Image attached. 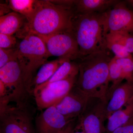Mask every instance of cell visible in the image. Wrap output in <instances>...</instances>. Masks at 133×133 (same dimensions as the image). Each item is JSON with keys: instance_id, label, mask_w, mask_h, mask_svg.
<instances>
[{"instance_id": "d6986e66", "label": "cell", "mask_w": 133, "mask_h": 133, "mask_svg": "<svg viewBox=\"0 0 133 133\" xmlns=\"http://www.w3.org/2000/svg\"><path fill=\"white\" fill-rule=\"evenodd\" d=\"M105 42L107 49L113 52L115 57L122 58L133 56L127 50L120 32L107 33L105 36Z\"/></svg>"}, {"instance_id": "4dcf8cb0", "label": "cell", "mask_w": 133, "mask_h": 133, "mask_svg": "<svg viewBox=\"0 0 133 133\" xmlns=\"http://www.w3.org/2000/svg\"><path fill=\"white\" fill-rule=\"evenodd\" d=\"M0 133H1V132H0Z\"/></svg>"}, {"instance_id": "30bf717a", "label": "cell", "mask_w": 133, "mask_h": 133, "mask_svg": "<svg viewBox=\"0 0 133 133\" xmlns=\"http://www.w3.org/2000/svg\"><path fill=\"white\" fill-rule=\"evenodd\" d=\"M104 27L105 37L109 32L133 33V11L128 7L125 1H119L105 12Z\"/></svg>"}, {"instance_id": "d4e9b609", "label": "cell", "mask_w": 133, "mask_h": 133, "mask_svg": "<svg viewBox=\"0 0 133 133\" xmlns=\"http://www.w3.org/2000/svg\"><path fill=\"white\" fill-rule=\"evenodd\" d=\"M119 32L122 35L127 50L133 56V33L124 31Z\"/></svg>"}, {"instance_id": "6da1fadb", "label": "cell", "mask_w": 133, "mask_h": 133, "mask_svg": "<svg viewBox=\"0 0 133 133\" xmlns=\"http://www.w3.org/2000/svg\"><path fill=\"white\" fill-rule=\"evenodd\" d=\"M108 50L92 53L79 59L76 85L90 97L107 101L109 88Z\"/></svg>"}, {"instance_id": "ba28073f", "label": "cell", "mask_w": 133, "mask_h": 133, "mask_svg": "<svg viewBox=\"0 0 133 133\" xmlns=\"http://www.w3.org/2000/svg\"><path fill=\"white\" fill-rule=\"evenodd\" d=\"M39 37L44 42L50 56L71 61L79 59L78 45L72 29Z\"/></svg>"}, {"instance_id": "83f0119b", "label": "cell", "mask_w": 133, "mask_h": 133, "mask_svg": "<svg viewBox=\"0 0 133 133\" xmlns=\"http://www.w3.org/2000/svg\"><path fill=\"white\" fill-rule=\"evenodd\" d=\"M0 14L1 16H3L5 15L8 14L10 13V11H11V9L9 7L8 4H1V6H0Z\"/></svg>"}, {"instance_id": "5bb4252c", "label": "cell", "mask_w": 133, "mask_h": 133, "mask_svg": "<svg viewBox=\"0 0 133 133\" xmlns=\"http://www.w3.org/2000/svg\"><path fill=\"white\" fill-rule=\"evenodd\" d=\"M118 0H76L73 10L74 14L104 13L117 4Z\"/></svg>"}, {"instance_id": "cb8c5ba5", "label": "cell", "mask_w": 133, "mask_h": 133, "mask_svg": "<svg viewBox=\"0 0 133 133\" xmlns=\"http://www.w3.org/2000/svg\"><path fill=\"white\" fill-rule=\"evenodd\" d=\"M17 39L13 35L0 33V48L8 49L15 48Z\"/></svg>"}, {"instance_id": "ffe728a7", "label": "cell", "mask_w": 133, "mask_h": 133, "mask_svg": "<svg viewBox=\"0 0 133 133\" xmlns=\"http://www.w3.org/2000/svg\"><path fill=\"white\" fill-rule=\"evenodd\" d=\"M38 0H9L8 5L14 12L24 16L27 22L31 21L38 8Z\"/></svg>"}, {"instance_id": "52a82bcc", "label": "cell", "mask_w": 133, "mask_h": 133, "mask_svg": "<svg viewBox=\"0 0 133 133\" xmlns=\"http://www.w3.org/2000/svg\"><path fill=\"white\" fill-rule=\"evenodd\" d=\"M30 109L7 105L0 107L1 133H35Z\"/></svg>"}, {"instance_id": "3957f363", "label": "cell", "mask_w": 133, "mask_h": 133, "mask_svg": "<svg viewBox=\"0 0 133 133\" xmlns=\"http://www.w3.org/2000/svg\"><path fill=\"white\" fill-rule=\"evenodd\" d=\"M104 13H74L72 28L78 45V59L108 50L104 34Z\"/></svg>"}, {"instance_id": "4fadbf2b", "label": "cell", "mask_w": 133, "mask_h": 133, "mask_svg": "<svg viewBox=\"0 0 133 133\" xmlns=\"http://www.w3.org/2000/svg\"><path fill=\"white\" fill-rule=\"evenodd\" d=\"M133 99V83H122L114 90L108 101L106 111L107 120L109 116L125 106Z\"/></svg>"}, {"instance_id": "4316f807", "label": "cell", "mask_w": 133, "mask_h": 133, "mask_svg": "<svg viewBox=\"0 0 133 133\" xmlns=\"http://www.w3.org/2000/svg\"><path fill=\"white\" fill-rule=\"evenodd\" d=\"M77 119L68 124L64 128L57 133H72L76 126Z\"/></svg>"}, {"instance_id": "f1b7e54d", "label": "cell", "mask_w": 133, "mask_h": 133, "mask_svg": "<svg viewBox=\"0 0 133 133\" xmlns=\"http://www.w3.org/2000/svg\"><path fill=\"white\" fill-rule=\"evenodd\" d=\"M125 1L127 4H128L132 8V10L133 11V0H127Z\"/></svg>"}, {"instance_id": "44dd1931", "label": "cell", "mask_w": 133, "mask_h": 133, "mask_svg": "<svg viewBox=\"0 0 133 133\" xmlns=\"http://www.w3.org/2000/svg\"><path fill=\"white\" fill-rule=\"evenodd\" d=\"M108 79L109 83L111 82L112 85L109 87L107 100L108 101L115 89L122 83L124 78L121 67L116 62L114 57L112 58L109 62L108 66Z\"/></svg>"}, {"instance_id": "5b68a950", "label": "cell", "mask_w": 133, "mask_h": 133, "mask_svg": "<svg viewBox=\"0 0 133 133\" xmlns=\"http://www.w3.org/2000/svg\"><path fill=\"white\" fill-rule=\"evenodd\" d=\"M0 80L6 87L10 101L16 106L29 109V101L33 94L24 81L22 70L18 60H13L0 68Z\"/></svg>"}, {"instance_id": "f546056e", "label": "cell", "mask_w": 133, "mask_h": 133, "mask_svg": "<svg viewBox=\"0 0 133 133\" xmlns=\"http://www.w3.org/2000/svg\"><path fill=\"white\" fill-rule=\"evenodd\" d=\"M72 133H85L84 132H82L80 131H79V130H77L75 129L74 128V130L72 131Z\"/></svg>"}, {"instance_id": "603a6c76", "label": "cell", "mask_w": 133, "mask_h": 133, "mask_svg": "<svg viewBox=\"0 0 133 133\" xmlns=\"http://www.w3.org/2000/svg\"><path fill=\"white\" fill-rule=\"evenodd\" d=\"M17 50L18 46L12 49L0 48V68L10 62L17 59Z\"/></svg>"}, {"instance_id": "8fae6325", "label": "cell", "mask_w": 133, "mask_h": 133, "mask_svg": "<svg viewBox=\"0 0 133 133\" xmlns=\"http://www.w3.org/2000/svg\"><path fill=\"white\" fill-rule=\"evenodd\" d=\"M90 98L75 84L65 97L55 106L64 116L76 119L84 111Z\"/></svg>"}, {"instance_id": "7a4b0ae2", "label": "cell", "mask_w": 133, "mask_h": 133, "mask_svg": "<svg viewBox=\"0 0 133 133\" xmlns=\"http://www.w3.org/2000/svg\"><path fill=\"white\" fill-rule=\"evenodd\" d=\"M74 15L73 9L55 4L50 1H39L35 14L18 31L19 36L23 38L31 33L45 36L72 30Z\"/></svg>"}, {"instance_id": "7c38bea8", "label": "cell", "mask_w": 133, "mask_h": 133, "mask_svg": "<svg viewBox=\"0 0 133 133\" xmlns=\"http://www.w3.org/2000/svg\"><path fill=\"white\" fill-rule=\"evenodd\" d=\"M76 119H72L64 116L55 106L46 109L36 120L38 133H57Z\"/></svg>"}, {"instance_id": "484cf974", "label": "cell", "mask_w": 133, "mask_h": 133, "mask_svg": "<svg viewBox=\"0 0 133 133\" xmlns=\"http://www.w3.org/2000/svg\"><path fill=\"white\" fill-rule=\"evenodd\" d=\"M111 133H133V117L127 122L115 129Z\"/></svg>"}, {"instance_id": "ac0fdd59", "label": "cell", "mask_w": 133, "mask_h": 133, "mask_svg": "<svg viewBox=\"0 0 133 133\" xmlns=\"http://www.w3.org/2000/svg\"><path fill=\"white\" fill-rule=\"evenodd\" d=\"M78 72V63L72 62L70 59H66L48 81L34 88H41L50 83L65 80L72 77H77Z\"/></svg>"}, {"instance_id": "277c9868", "label": "cell", "mask_w": 133, "mask_h": 133, "mask_svg": "<svg viewBox=\"0 0 133 133\" xmlns=\"http://www.w3.org/2000/svg\"><path fill=\"white\" fill-rule=\"evenodd\" d=\"M50 57L44 42L36 35L27 34L18 46L17 59L21 66L25 83L33 94L32 82L36 71Z\"/></svg>"}, {"instance_id": "2e32d148", "label": "cell", "mask_w": 133, "mask_h": 133, "mask_svg": "<svg viewBox=\"0 0 133 133\" xmlns=\"http://www.w3.org/2000/svg\"><path fill=\"white\" fill-rule=\"evenodd\" d=\"M67 59L58 58L46 62L42 65L33 78L32 84L33 91L34 88L48 81L55 74L62 63Z\"/></svg>"}, {"instance_id": "7402d4cb", "label": "cell", "mask_w": 133, "mask_h": 133, "mask_svg": "<svg viewBox=\"0 0 133 133\" xmlns=\"http://www.w3.org/2000/svg\"><path fill=\"white\" fill-rule=\"evenodd\" d=\"M114 57L121 67L124 79L133 83V56L122 58Z\"/></svg>"}, {"instance_id": "9c48e42d", "label": "cell", "mask_w": 133, "mask_h": 133, "mask_svg": "<svg viewBox=\"0 0 133 133\" xmlns=\"http://www.w3.org/2000/svg\"><path fill=\"white\" fill-rule=\"evenodd\" d=\"M77 79V77H72L34 88L33 96L38 109H47L58 104L75 85Z\"/></svg>"}, {"instance_id": "9a60e30c", "label": "cell", "mask_w": 133, "mask_h": 133, "mask_svg": "<svg viewBox=\"0 0 133 133\" xmlns=\"http://www.w3.org/2000/svg\"><path fill=\"white\" fill-rule=\"evenodd\" d=\"M133 117V99L125 106L114 112L107 119L105 133H111Z\"/></svg>"}, {"instance_id": "8992f818", "label": "cell", "mask_w": 133, "mask_h": 133, "mask_svg": "<svg viewBox=\"0 0 133 133\" xmlns=\"http://www.w3.org/2000/svg\"><path fill=\"white\" fill-rule=\"evenodd\" d=\"M107 103L105 100L90 97L84 111L77 119L75 129L85 133H105Z\"/></svg>"}, {"instance_id": "e0dca14e", "label": "cell", "mask_w": 133, "mask_h": 133, "mask_svg": "<svg viewBox=\"0 0 133 133\" xmlns=\"http://www.w3.org/2000/svg\"><path fill=\"white\" fill-rule=\"evenodd\" d=\"M25 19L24 16L15 12L0 17V33L13 35L21 29Z\"/></svg>"}]
</instances>
